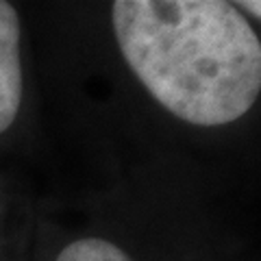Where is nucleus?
<instances>
[{
  "label": "nucleus",
  "instance_id": "1",
  "mask_svg": "<svg viewBox=\"0 0 261 261\" xmlns=\"http://www.w3.org/2000/svg\"><path fill=\"white\" fill-rule=\"evenodd\" d=\"M111 24L130 72L194 126L244 118L261 92V44L224 0H116Z\"/></svg>",
  "mask_w": 261,
  "mask_h": 261
},
{
  "label": "nucleus",
  "instance_id": "2",
  "mask_svg": "<svg viewBox=\"0 0 261 261\" xmlns=\"http://www.w3.org/2000/svg\"><path fill=\"white\" fill-rule=\"evenodd\" d=\"M22 94V22L15 7L0 0V135L18 118Z\"/></svg>",
  "mask_w": 261,
  "mask_h": 261
},
{
  "label": "nucleus",
  "instance_id": "3",
  "mask_svg": "<svg viewBox=\"0 0 261 261\" xmlns=\"http://www.w3.org/2000/svg\"><path fill=\"white\" fill-rule=\"evenodd\" d=\"M55 261H133L128 252L105 238H81L70 242Z\"/></svg>",
  "mask_w": 261,
  "mask_h": 261
},
{
  "label": "nucleus",
  "instance_id": "4",
  "mask_svg": "<svg viewBox=\"0 0 261 261\" xmlns=\"http://www.w3.org/2000/svg\"><path fill=\"white\" fill-rule=\"evenodd\" d=\"M235 7H238V9H242V7H246V9H248L252 15H255V18H259V3H238Z\"/></svg>",
  "mask_w": 261,
  "mask_h": 261
}]
</instances>
